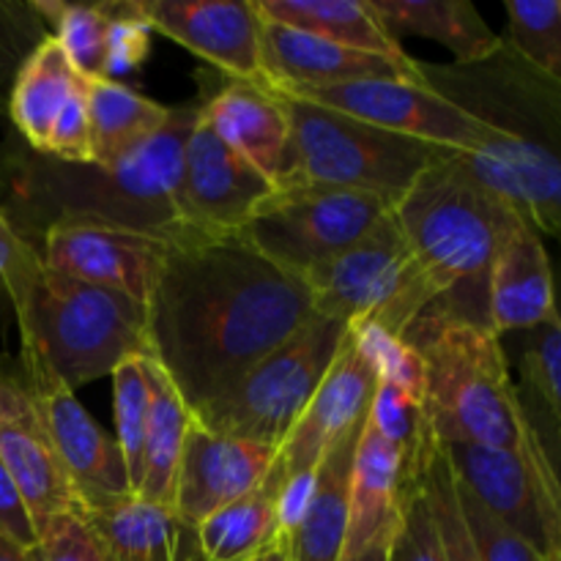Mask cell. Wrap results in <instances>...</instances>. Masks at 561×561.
<instances>
[{
  "label": "cell",
  "instance_id": "6da1fadb",
  "mask_svg": "<svg viewBox=\"0 0 561 561\" xmlns=\"http://www.w3.org/2000/svg\"><path fill=\"white\" fill-rule=\"evenodd\" d=\"M316 316L305 279L239 233L186 236L168 244L146 305L148 351L195 411Z\"/></svg>",
  "mask_w": 561,
  "mask_h": 561
},
{
  "label": "cell",
  "instance_id": "7a4b0ae2",
  "mask_svg": "<svg viewBox=\"0 0 561 561\" xmlns=\"http://www.w3.org/2000/svg\"><path fill=\"white\" fill-rule=\"evenodd\" d=\"M5 299L20 323L22 351L36 354L71 392L113 376L121 362L151 356L146 307L55 272L38 250L20 257Z\"/></svg>",
  "mask_w": 561,
  "mask_h": 561
},
{
  "label": "cell",
  "instance_id": "3957f363",
  "mask_svg": "<svg viewBox=\"0 0 561 561\" xmlns=\"http://www.w3.org/2000/svg\"><path fill=\"white\" fill-rule=\"evenodd\" d=\"M392 214L436 294L433 307L488 327V268L515 214L471 179L458 153L427 168Z\"/></svg>",
  "mask_w": 561,
  "mask_h": 561
},
{
  "label": "cell",
  "instance_id": "277c9868",
  "mask_svg": "<svg viewBox=\"0 0 561 561\" xmlns=\"http://www.w3.org/2000/svg\"><path fill=\"white\" fill-rule=\"evenodd\" d=\"M425 362L422 414L436 444L518 449L526 416L502 337L455 312H422L405 337Z\"/></svg>",
  "mask_w": 561,
  "mask_h": 561
},
{
  "label": "cell",
  "instance_id": "5b68a950",
  "mask_svg": "<svg viewBox=\"0 0 561 561\" xmlns=\"http://www.w3.org/2000/svg\"><path fill=\"white\" fill-rule=\"evenodd\" d=\"M277 96L285 104L290 131L274 190L332 186L370 192L394 203L427 168L455 153L279 91Z\"/></svg>",
  "mask_w": 561,
  "mask_h": 561
},
{
  "label": "cell",
  "instance_id": "8992f818",
  "mask_svg": "<svg viewBox=\"0 0 561 561\" xmlns=\"http://www.w3.org/2000/svg\"><path fill=\"white\" fill-rule=\"evenodd\" d=\"M348 327L316 316L263 356L225 394L192 411L203 427L279 449L332 367Z\"/></svg>",
  "mask_w": 561,
  "mask_h": 561
},
{
  "label": "cell",
  "instance_id": "52a82bcc",
  "mask_svg": "<svg viewBox=\"0 0 561 561\" xmlns=\"http://www.w3.org/2000/svg\"><path fill=\"white\" fill-rule=\"evenodd\" d=\"M318 316L354 327L376 323L405 337L416 318L436 305L394 214L378 219L356 244L305 277Z\"/></svg>",
  "mask_w": 561,
  "mask_h": 561
},
{
  "label": "cell",
  "instance_id": "ba28073f",
  "mask_svg": "<svg viewBox=\"0 0 561 561\" xmlns=\"http://www.w3.org/2000/svg\"><path fill=\"white\" fill-rule=\"evenodd\" d=\"M420 80L480 121L499 140L559 151L561 82L520 60L507 44L474 64H422Z\"/></svg>",
  "mask_w": 561,
  "mask_h": 561
},
{
  "label": "cell",
  "instance_id": "9c48e42d",
  "mask_svg": "<svg viewBox=\"0 0 561 561\" xmlns=\"http://www.w3.org/2000/svg\"><path fill=\"white\" fill-rule=\"evenodd\" d=\"M394 203L370 192L332 186L274 190L266 206L239 230L266 261L305 279L334 255L348 250Z\"/></svg>",
  "mask_w": 561,
  "mask_h": 561
},
{
  "label": "cell",
  "instance_id": "30bf717a",
  "mask_svg": "<svg viewBox=\"0 0 561 561\" xmlns=\"http://www.w3.org/2000/svg\"><path fill=\"white\" fill-rule=\"evenodd\" d=\"M453 474L502 524L546 559L561 557V485L557 460L546 453L531 425L518 449L482 444H438Z\"/></svg>",
  "mask_w": 561,
  "mask_h": 561
},
{
  "label": "cell",
  "instance_id": "8fae6325",
  "mask_svg": "<svg viewBox=\"0 0 561 561\" xmlns=\"http://www.w3.org/2000/svg\"><path fill=\"white\" fill-rule=\"evenodd\" d=\"M272 88V85H268ZM285 96L334 110L392 135L414 137L455 153H471L491 131L420 80H356L327 88H274Z\"/></svg>",
  "mask_w": 561,
  "mask_h": 561
},
{
  "label": "cell",
  "instance_id": "7c38bea8",
  "mask_svg": "<svg viewBox=\"0 0 561 561\" xmlns=\"http://www.w3.org/2000/svg\"><path fill=\"white\" fill-rule=\"evenodd\" d=\"M22 370L25 381L20 383L58 453L85 515L131 496L124 455L115 438L96 425L77 394L36 354L22 351Z\"/></svg>",
  "mask_w": 561,
  "mask_h": 561
},
{
  "label": "cell",
  "instance_id": "4fadbf2b",
  "mask_svg": "<svg viewBox=\"0 0 561 561\" xmlns=\"http://www.w3.org/2000/svg\"><path fill=\"white\" fill-rule=\"evenodd\" d=\"M168 244V239L124 225L66 217L44 230L38 255L66 277L99 285L146 307Z\"/></svg>",
  "mask_w": 561,
  "mask_h": 561
},
{
  "label": "cell",
  "instance_id": "5bb4252c",
  "mask_svg": "<svg viewBox=\"0 0 561 561\" xmlns=\"http://www.w3.org/2000/svg\"><path fill=\"white\" fill-rule=\"evenodd\" d=\"M272 195V181L219 140L197 115L181 168L179 211L184 228L201 236H233Z\"/></svg>",
  "mask_w": 561,
  "mask_h": 561
},
{
  "label": "cell",
  "instance_id": "9a60e30c",
  "mask_svg": "<svg viewBox=\"0 0 561 561\" xmlns=\"http://www.w3.org/2000/svg\"><path fill=\"white\" fill-rule=\"evenodd\" d=\"M148 27L195 53L228 80L263 82L255 0H135Z\"/></svg>",
  "mask_w": 561,
  "mask_h": 561
},
{
  "label": "cell",
  "instance_id": "2e32d148",
  "mask_svg": "<svg viewBox=\"0 0 561 561\" xmlns=\"http://www.w3.org/2000/svg\"><path fill=\"white\" fill-rule=\"evenodd\" d=\"M376 383L370 365L356 351L351 334L345 332L343 345L323 376L321 387L294 422L285 442L279 444L272 463L274 471L283 480L316 474L329 449L367 416Z\"/></svg>",
  "mask_w": 561,
  "mask_h": 561
},
{
  "label": "cell",
  "instance_id": "e0dca14e",
  "mask_svg": "<svg viewBox=\"0 0 561 561\" xmlns=\"http://www.w3.org/2000/svg\"><path fill=\"white\" fill-rule=\"evenodd\" d=\"M277 449L222 436L192 416L175 477L173 510L190 526H201L225 504L247 496L266 480Z\"/></svg>",
  "mask_w": 561,
  "mask_h": 561
},
{
  "label": "cell",
  "instance_id": "ac0fdd59",
  "mask_svg": "<svg viewBox=\"0 0 561 561\" xmlns=\"http://www.w3.org/2000/svg\"><path fill=\"white\" fill-rule=\"evenodd\" d=\"M0 463L20 488L36 535L58 515L85 518V507L71 488L25 387L11 378H0Z\"/></svg>",
  "mask_w": 561,
  "mask_h": 561
},
{
  "label": "cell",
  "instance_id": "d6986e66",
  "mask_svg": "<svg viewBox=\"0 0 561 561\" xmlns=\"http://www.w3.org/2000/svg\"><path fill=\"white\" fill-rule=\"evenodd\" d=\"M261 71L263 82L272 88H327L356 80H420L414 58L394 60L359 53L268 20L261 25Z\"/></svg>",
  "mask_w": 561,
  "mask_h": 561
},
{
  "label": "cell",
  "instance_id": "ffe728a7",
  "mask_svg": "<svg viewBox=\"0 0 561 561\" xmlns=\"http://www.w3.org/2000/svg\"><path fill=\"white\" fill-rule=\"evenodd\" d=\"M425 466L411 463L365 416V427L354 449V466H351L348 535H345L343 559L392 540L403 493L420 480Z\"/></svg>",
  "mask_w": 561,
  "mask_h": 561
},
{
  "label": "cell",
  "instance_id": "44dd1931",
  "mask_svg": "<svg viewBox=\"0 0 561 561\" xmlns=\"http://www.w3.org/2000/svg\"><path fill=\"white\" fill-rule=\"evenodd\" d=\"M559 318L546 244L520 217L510 219L488 268V327L496 337Z\"/></svg>",
  "mask_w": 561,
  "mask_h": 561
},
{
  "label": "cell",
  "instance_id": "7402d4cb",
  "mask_svg": "<svg viewBox=\"0 0 561 561\" xmlns=\"http://www.w3.org/2000/svg\"><path fill=\"white\" fill-rule=\"evenodd\" d=\"M201 121L274 184L288 148V113L266 82L228 80L219 91H201Z\"/></svg>",
  "mask_w": 561,
  "mask_h": 561
},
{
  "label": "cell",
  "instance_id": "603a6c76",
  "mask_svg": "<svg viewBox=\"0 0 561 561\" xmlns=\"http://www.w3.org/2000/svg\"><path fill=\"white\" fill-rule=\"evenodd\" d=\"M104 561H201L195 526L175 510L126 496L85 515Z\"/></svg>",
  "mask_w": 561,
  "mask_h": 561
},
{
  "label": "cell",
  "instance_id": "cb8c5ba5",
  "mask_svg": "<svg viewBox=\"0 0 561 561\" xmlns=\"http://www.w3.org/2000/svg\"><path fill=\"white\" fill-rule=\"evenodd\" d=\"M365 420L327 453L312 480V496L299 524L279 540L288 561H343L348 535V488L354 449Z\"/></svg>",
  "mask_w": 561,
  "mask_h": 561
},
{
  "label": "cell",
  "instance_id": "d4e9b609",
  "mask_svg": "<svg viewBox=\"0 0 561 561\" xmlns=\"http://www.w3.org/2000/svg\"><path fill=\"white\" fill-rule=\"evenodd\" d=\"M257 14L268 22L310 33L323 42L383 58H411L400 38L383 27L367 0H255Z\"/></svg>",
  "mask_w": 561,
  "mask_h": 561
},
{
  "label": "cell",
  "instance_id": "484cf974",
  "mask_svg": "<svg viewBox=\"0 0 561 561\" xmlns=\"http://www.w3.org/2000/svg\"><path fill=\"white\" fill-rule=\"evenodd\" d=\"M394 38L416 33L438 42L455 55V64H474L502 47V36L491 31L469 0H367Z\"/></svg>",
  "mask_w": 561,
  "mask_h": 561
},
{
  "label": "cell",
  "instance_id": "4316f807",
  "mask_svg": "<svg viewBox=\"0 0 561 561\" xmlns=\"http://www.w3.org/2000/svg\"><path fill=\"white\" fill-rule=\"evenodd\" d=\"M82 80H85L91 164L113 168L118 159L135 151L142 140L168 124L170 107L131 91L124 82L107 77H82Z\"/></svg>",
  "mask_w": 561,
  "mask_h": 561
},
{
  "label": "cell",
  "instance_id": "83f0119b",
  "mask_svg": "<svg viewBox=\"0 0 561 561\" xmlns=\"http://www.w3.org/2000/svg\"><path fill=\"white\" fill-rule=\"evenodd\" d=\"M80 80L82 77L71 69L69 58L55 42L53 33L42 38L38 47L27 55L25 64L16 71L9 93V107H5L14 131L27 148L44 153L53 121L58 118L60 107L80 85Z\"/></svg>",
  "mask_w": 561,
  "mask_h": 561
},
{
  "label": "cell",
  "instance_id": "f1b7e54d",
  "mask_svg": "<svg viewBox=\"0 0 561 561\" xmlns=\"http://www.w3.org/2000/svg\"><path fill=\"white\" fill-rule=\"evenodd\" d=\"M283 482L272 466L255 491L208 515L195 529L203 561H255L272 551L279 542L277 499Z\"/></svg>",
  "mask_w": 561,
  "mask_h": 561
},
{
  "label": "cell",
  "instance_id": "f546056e",
  "mask_svg": "<svg viewBox=\"0 0 561 561\" xmlns=\"http://www.w3.org/2000/svg\"><path fill=\"white\" fill-rule=\"evenodd\" d=\"M146 381L148 394H151V411H148L142 482L137 499L173 510L175 477H179L181 449H184L192 411L168 373L151 356H146Z\"/></svg>",
  "mask_w": 561,
  "mask_h": 561
},
{
  "label": "cell",
  "instance_id": "4dcf8cb0",
  "mask_svg": "<svg viewBox=\"0 0 561 561\" xmlns=\"http://www.w3.org/2000/svg\"><path fill=\"white\" fill-rule=\"evenodd\" d=\"M520 354L515 394L526 422L537 433L546 453L557 460V436L561 420V321L518 332Z\"/></svg>",
  "mask_w": 561,
  "mask_h": 561
},
{
  "label": "cell",
  "instance_id": "1f68e13d",
  "mask_svg": "<svg viewBox=\"0 0 561 561\" xmlns=\"http://www.w3.org/2000/svg\"><path fill=\"white\" fill-rule=\"evenodd\" d=\"M80 77H104V53L115 3H33Z\"/></svg>",
  "mask_w": 561,
  "mask_h": 561
},
{
  "label": "cell",
  "instance_id": "d6a6232c",
  "mask_svg": "<svg viewBox=\"0 0 561 561\" xmlns=\"http://www.w3.org/2000/svg\"><path fill=\"white\" fill-rule=\"evenodd\" d=\"M110 378H113L115 444H118L121 455H124L131 496H137L142 482L148 411H151V394H148L146 381V356H135V359L121 362Z\"/></svg>",
  "mask_w": 561,
  "mask_h": 561
},
{
  "label": "cell",
  "instance_id": "836d02e7",
  "mask_svg": "<svg viewBox=\"0 0 561 561\" xmlns=\"http://www.w3.org/2000/svg\"><path fill=\"white\" fill-rule=\"evenodd\" d=\"M507 31L502 42L542 71L561 82V3L559 0H504Z\"/></svg>",
  "mask_w": 561,
  "mask_h": 561
},
{
  "label": "cell",
  "instance_id": "e575fe53",
  "mask_svg": "<svg viewBox=\"0 0 561 561\" xmlns=\"http://www.w3.org/2000/svg\"><path fill=\"white\" fill-rule=\"evenodd\" d=\"M348 334L354 340L356 351L370 365L378 383H387V387L398 389L405 398L422 405V398H425V362H422L420 351L409 340L398 337V334L387 332L376 323H354V327H348Z\"/></svg>",
  "mask_w": 561,
  "mask_h": 561
},
{
  "label": "cell",
  "instance_id": "d590c367",
  "mask_svg": "<svg viewBox=\"0 0 561 561\" xmlns=\"http://www.w3.org/2000/svg\"><path fill=\"white\" fill-rule=\"evenodd\" d=\"M453 469V466H449ZM455 491H458V504L460 515H463L466 531H469V540L474 546V553L480 561H551L542 557L531 542H526L524 537L515 535L507 524L496 518L469 488H463L455 477Z\"/></svg>",
  "mask_w": 561,
  "mask_h": 561
},
{
  "label": "cell",
  "instance_id": "8d00e7d4",
  "mask_svg": "<svg viewBox=\"0 0 561 561\" xmlns=\"http://www.w3.org/2000/svg\"><path fill=\"white\" fill-rule=\"evenodd\" d=\"M422 477H425V471H422ZM422 477L403 493L398 529H394L392 540L387 546V561H447Z\"/></svg>",
  "mask_w": 561,
  "mask_h": 561
},
{
  "label": "cell",
  "instance_id": "74e56055",
  "mask_svg": "<svg viewBox=\"0 0 561 561\" xmlns=\"http://www.w3.org/2000/svg\"><path fill=\"white\" fill-rule=\"evenodd\" d=\"M422 485H425L427 504H431L433 518H436L447 561H480L474 553V546H471L469 540V531H466L463 515H460L458 491H455V474L453 469H449V460L444 458V453L438 449V444L431 463H427L425 477H422Z\"/></svg>",
  "mask_w": 561,
  "mask_h": 561
},
{
  "label": "cell",
  "instance_id": "f35d334b",
  "mask_svg": "<svg viewBox=\"0 0 561 561\" xmlns=\"http://www.w3.org/2000/svg\"><path fill=\"white\" fill-rule=\"evenodd\" d=\"M47 36V22L38 16L33 3L0 0V113L9 107V93L20 66Z\"/></svg>",
  "mask_w": 561,
  "mask_h": 561
},
{
  "label": "cell",
  "instance_id": "ab89813d",
  "mask_svg": "<svg viewBox=\"0 0 561 561\" xmlns=\"http://www.w3.org/2000/svg\"><path fill=\"white\" fill-rule=\"evenodd\" d=\"M151 33L135 0H115L104 53V77L118 82V77L140 69L151 49Z\"/></svg>",
  "mask_w": 561,
  "mask_h": 561
},
{
  "label": "cell",
  "instance_id": "60d3db41",
  "mask_svg": "<svg viewBox=\"0 0 561 561\" xmlns=\"http://www.w3.org/2000/svg\"><path fill=\"white\" fill-rule=\"evenodd\" d=\"M36 561H104L96 535L80 515H58L38 529Z\"/></svg>",
  "mask_w": 561,
  "mask_h": 561
},
{
  "label": "cell",
  "instance_id": "b9f144b4",
  "mask_svg": "<svg viewBox=\"0 0 561 561\" xmlns=\"http://www.w3.org/2000/svg\"><path fill=\"white\" fill-rule=\"evenodd\" d=\"M42 157L55 162L91 164V137H88V110H85V80L71 91L66 104L60 107L58 118L47 135Z\"/></svg>",
  "mask_w": 561,
  "mask_h": 561
},
{
  "label": "cell",
  "instance_id": "7bdbcfd3",
  "mask_svg": "<svg viewBox=\"0 0 561 561\" xmlns=\"http://www.w3.org/2000/svg\"><path fill=\"white\" fill-rule=\"evenodd\" d=\"M0 537L14 542V546L27 548V551H33L38 542L25 499H22L20 488L14 485L3 463H0Z\"/></svg>",
  "mask_w": 561,
  "mask_h": 561
},
{
  "label": "cell",
  "instance_id": "ee69618b",
  "mask_svg": "<svg viewBox=\"0 0 561 561\" xmlns=\"http://www.w3.org/2000/svg\"><path fill=\"white\" fill-rule=\"evenodd\" d=\"M27 250H36V247L22 241L20 236L14 233V228L5 222L3 214H0V301L5 299V285H9L11 272H14V266L20 263V257L25 255Z\"/></svg>",
  "mask_w": 561,
  "mask_h": 561
},
{
  "label": "cell",
  "instance_id": "f6af8a7d",
  "mask_svg": "<svg viewBox=\"0 0 561 561\" xmlns=\"http://www.w3.org/2000/svg\"><path fill=\"white\" fill-rule=\"evenodd\" d=\"M0 561H36V553L0 537Z\"/></svg>",
  "mask_w": 561,
  "mask_h": 561
},
{
  "label": "cell",
  "instance_id": "bcb514c9",
  "mask_svg": "<svg viewBox=\"0 0 561 561\" xmlns=\"http://www.w3.org/2000/svg\"><path fill=\"white\" fill-rule=\"evenodd\" d=\"M387 546L389 542H381V546H373L367 548V551L356 553V557H348L343 561H387Z\"/></svg>",
  "mask_w": 561,
  "mask_h": 561
},
{
  "label": "cell",
  "instance_id": "7dc6e473",
  "mask_svg": "<svg viewBox=\"0 0 561 561\" xmlns=\"http://www.w3.org/2000/svg\"><path fill=\"white\" fill-rule=\"evenodd\" d=\"M255 561H288V557H285L283 546H279V542H277V546H274L272 551H266L261 559H255Z\"/></svg>",
  "mask_w": 561,
  "mask_h": 561
},
{
  "label": "cell",
  "instance_id": "c3c4849f",
  "mask_svg": "<svg viewBox=\"0 0 561 561\" xmlns=\"http://www.w3.org/2000/svg\"><path fill=\"white\" fill-rule=\"evenodd\" d=\"M551 561H561V557H557V559H551Z\"/></svg>",
  "mask_w": 561,
  "mask_h": 561
},
{
  "label": "cell",
  "instance_id": "681fc988",
  "mask_svg": "<svg viewBox=\"0 0 561 561\" xmlns=\"http://www.w3.org/2000/svg\"><path fill=\"white\" fill-rule=\"evenodd\" d=\"M201 561H203V559H201Z\"/></svg>",
  "mask_w": 561,
  "mask_h": 561
}]
</instances>
